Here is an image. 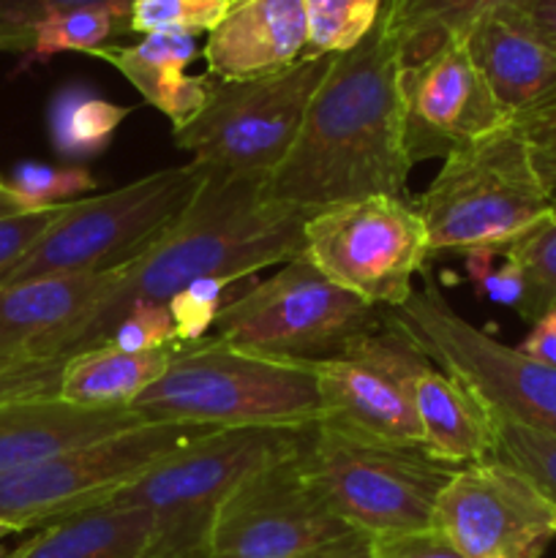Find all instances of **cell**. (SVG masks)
<instances>
[{
    "instance_id": "8992f818",
    "label": "cell",
    "mask_w": 556,
    "mask_h": 558,
    "mask_svg": "<svg viewBox=\"0 0 556 558\" xmlns=\"http://www.w3.org/2000/svg\"><path fill=\"white\" fill-rule=\"evenodd\" d=\"M205 178L207 169L189 161L158 169L109 194L69 202L3 283L123 270L183 218Z\"/></svg>"
},
{
    "instance_id": "5bb4252c",
    "label": "cell",
    "mask_w": 556,
    "mask_h": 558,
    "mask_svg": "<svg viewBox=\"0 0 556 558\" xmlns=\"http://www.w3.org/2000/svg\"><path fill=\"white\" fill-rule=\"evenodd\" d=\"M431 360L387 316L379 330L358 338L341 354L314 360L322 420L341 434L392 447H418L412 381Z\"/></svg>"
},
{
    "instance_id": "4316f807",
    "label": "cell",
    "mask_w": 556,
    "mask_h": 558,
    "mask_svg": "<svg viewBox=\"0 0 556 558\" xmlns=\"http://www.w3.org/2000/svg\"><path fill=\"white\" fill-rule=\"evenodd\" d=\"M129 9L131 5H82L49 16L38 25L31 49L22 54V69L47 63L60 52H96L120 31H129Z\"/></svg>"
},
{
    "instance_id": "ee69618b",
    "label": "cell",
    "mask_w": 556,
    "mask_h": 558,
    "mask_svg": "<svg viewBox=\"0 0 556 558\" xmlns=\"http://www.w3.org/2000/svg\"><path fill=\"white\" fill-rule=\"evenodd\" d=\"M9 534H16V529L9 526V523H0V539H5ZM0 558H3V556H0Z\"/></svg>"
},
{
    "instance_id": "e575fe53",
    "label": "cell",
    "mask_w": 556,
    "mask_h": 558,
    "mask_svg": "<svg viewBox=\"0 0 556 558\" xmlns=\"http://www.w3.org/2000/svg\"><path fill=\"white\" fill-rule=\"evenodd\" d=\"M463 256V267H467V276L472 281V287L478 289V294L483 300L494 305H507V308H521L523 294H527V281H523L521 267L512 259L501 256V265H496V251L491 248H474L467 251Z\"/></svg>"
},
{
    "instance_id": "30bf717a",
    "label": "cell",
    "mask_w": 556,
    "mask_h": 558,
    "mask_svg": "<svg viewBox=\"0 0 556 558\" xmlns=\"http://www.w3.org/2000/svg\"><path fill=\"white\" fill-rule=\"evenodd\" d=\"M392 322L418 343L420 352L461 379L491 412L540 434L556 436V368L537 363L516 347L496 341L463 319L434 278L396 311Z\"/></svg>"
},
{
    "instance_id": "836d02e7",
    "label": "cell",
    "mask_w": 556,
    "mask_h": 558,
    "mask_svg": "<svg viewBox=\"0 0 556 558\" xmlns=\"http://www.w3.org/2000/svg\"><path fill=\"white\" fill-rule=\"evenodd\" d=\"M82 5H131V0H0V52L25 54L41 22Z\"/></svg>"
},
{
    "instance_id": "9c48e42d",
    "label": "cell",
    "mask_w": 556,
    "mask_h": 558,
    "mask_svg": "<svg viewBox=\"0 0 556 558\" xmlns=\"http://www.w3.org/2000/svg\"><path fill=\"white\" fill-rule=\"evenodd\" d=\"M333 54L300 63L259 80H213L202 112L172 131L191 161L216 172L270 178L298 140L316 87L325 80Z\"/></svg>"
},
{
    "instance_id": "d6a6232c",
    "label": "cell",
    "mask_w": 556,
    "mask_h": 558,
    "mask_svg": "<svg viewBox=\"0 0 556 558\" xmlns=\"http://www.w3.org/2000/svg\"><path fill=\"white\" fill-rule=\"evenodd\" d=\"M251 281V278H245ZM243 281H229V278H200V281L189 283L180 289L172 300H169V311L174 319V332H178V343H196L205 338V332L216 325V316L221 314L227 300V289L238 287Z\"/></svg>"
},
{
    "instance_id": "2e32d148",
    "label": "cell",
    "mask_w": 556,
    "mask_h": 558,
    "mask_svg": "<svg viewBox=\"0 0 556 558\" xmlns=\"http://www.w3.org/2000/svg\"><path fill=\"white\" fill-rule=\"evenodd\" d=\"M409 161L445 158L494 134L510 120L496 107L463 38H452L414 65H401Z\"/></svg>"
},
{
    "instance_id": "83f0119b",
    "label": "cell",
    "mask_w": 556,
    "mask_h": 558,
    "mask_svg": "<svg viewBox=\"0 0 556 558\" xmlns=\"http://www.w3.org/2000/svg\"><path fill=\"white\" fill-rule=\"evenodd\" d=\"M96 180L85 167H52L41 161H25L3 180L0 205L5 213H38L76 202L90 194Z\"/></svg>"
},
{
    "instance_id": "7c38bea8",
    "label": "cell",
    "mask_w": 556,
    "mask_h": 558,
    "mask_svg": "<svg viewBox=\"0 0 556 558\" xmlns=\"http://www.w3.org/2000/svg\"><path fill=\"white\" fill-rule=\"evenodd\" d=\"M303 256L347 292L396 311L412 298V278L431 259V243L409 199L365 196L311 213Z\"/></svg>"
},
{
    "instance_id": "7a4b0ae2",
    "label": "cell",
    "mask_w": 556,
    "mask_h": 558,
    "mask_svg": "<svg viewBox=\"0 0 556 558\" xmlns=\"http://www.w3.org/2000/svg\"><path fill=\"white\" fill-rule=\"evenodd\" d=\"M314 210L267 196V178L207 169L205 185L178 223L150 251L118 270L96 308L65 332L58 357L109 341L134 305H169L200 278L245 281L303 254V227Z\"/></svg>"
},
{
    "instance_id": "74e56055",
    "label": "cell",
    "mask_w": 556,
    "mask_h": 558,
    "mask_svg": "<svg viewBox=\"0 0 556 558\" xmlns=\"http://www.w3.org/2000/svg\"><path fill=\"white\" fill-rule=\"evenodd\" d=\"M63 205L38 213H0V283L22 265L33 245L58 221Z\"/></svg>"
},
{
    "instance_id": "4dcf8cb0",
    "label": "cell",
    "mask_w": 556,
    "mask_h": 558,
    "mask_svg": "<svg viewBox=\"0 0 556 558\" xmlns=\"http://www.w3.org/2000/svg\"><path fill=\"white\" fill-rule=\"evenodd\" d=\"M507 259L516 262L527 281V294L518 314L532 325L545 311L556 308V196L548 221L534 229L529 238L507 248Z\"/></svg>"
},
{
    "instance_id": "1f68e13d",
    "label": "cell",
    "mask_w": 556,
    "mask_h": 558,
    "mask_svg": "<svg viewBox=\"0 0 556 558\" xmlns=\"http://www.w3.org/2000/svg\"><path fill=\"white\" fill-rule=\"evenodd\" d=\"M234 0H131L129 31L131 33H164L180 31L200 36L210 33L227 16Z\"/></svg>"
},
{
    "instance_id": "3957f363",
    "label": "cell",
    "mask_w": 556,
    "mask_h": 558,
    "mask_svg": "<svg viewBox=\"0 0 556 558\" xmlns=\"http://www.w3.org/2000/svg\"><path fill=\"white\" fill-rule=\"evenodd\" d=\"M129 409L147 425L303 430L319 425L322 396L311 363L202 338L174 349L167 371Z\"/></svg>"
},
{
    "instance_id": "cb8c5ba5",
    "label": "cell",
    "mask_w": 556,
    "mask_h": 558,
    "mask_svg": "<svg viewBox=\"0 0 556 558\" xmlns=\"http://www.w3.org/2000/svg\"><path fill=\"white\" fill-rule=\"evenodd\" d=\"M172 354L174 349L123 352L112 343L76 352L65 360L58 398L93 409L131 407L167 371Z\"/></svg>"
},
{
    "instance_id": "7dc6e473",
    "label": "cell",
    "mask_w": 556,
    "mask_h": 558,
    "mask_svg": "<svg viewBox=\"0 0 556 558\" xmlns=\"http://www.w3.org/2000/svg\"><path fill=\"white\" fill-rule=\"evenodd\" d=\"M3 558H5V556H3Z\"/></svg>"
},
{
    "instance_id": "7bdbcfd3",
    "label": "cell",
    "mask_w": 556,
    "mask_h": 558,
    "mask_svg": "<svg viewBox=\"0 0 556 558\" xmlns=\"http://www.w3.org/2000/svg\"><path fill=\"white\" fill-rule=\"evenodd\" d=\"M311 558H374V550H371V539L360 534V537L349 539V543L338 545V548H330Z\"/></svg>"
},
{
    "instance_id": "d6986e66",
    "label": "cell",
    "mask_w": 556,
    "mask_h": 558,
    "mask_svg": "<svg viewBox=\"0 0 556 558\" xmlns=\"http://www.w3.org/2000/svg\"><path fill=\"white\" fill-rule=\"evenodd\" d=\"M114 272L47 276L0 287V363L58 357L65 332L112 289Z\"/></svg>"
},
{
    "instance_id": "44dd1931",
    "label": "cell",
    "mask_w": 556,
    "mask_h": 558,
    "mask_svg": "<svg viewBox=\"0 0 556 558\" xmlns=\"http://www.w3.org/2000/svg\"><path fill=\"white\" fill-rule=\"evenodd\" d=\"M90 54L118 69L150 107L167 114L172 131L191 123L210 96V74H185L200 54V44L191 33H147L136 44H104Z\"/></svg>"
},
{
    "instance_id": "ac0fdd59",
    "label": "cell",
    "mask_w": 556,
    "mask_h": 558,
    "mask_svg": "<svg viewBox=\"0 0 556 558\" xmlns=\"http://www.w3.org/2000/svg\"><path fill=\"white\" fill-rule=\"evenodd\" d=\"M305 44L303 0H234L207 33L202 58L213 80H259L300 63Z\"/></svg>"
},
{
    "instance_id": "f546056e",
    "label": "cell",
    "mask_w": 556,
    "mask_h": 558,
    "mask_svg": "<svg viewBox=\"0 0 556 558\" xmlns=\"http://www.w3.org/2000/svg\"><path fill=\"white\" fill-rule=\"evenodd\" d=\"M309 44L305 58L343 54L358 47L379 20L376 0H303Z\"/></svg>"
},
{
    "instance_id": "8fae6325",
    "label": "cell",
    "mask_w": 556,
    "mask_h": 558,
    "mask_svg": "<svg viewBox=\"0 0 556 558\" xmlns=\"http://www.w3.org/2000/svg\"><path fill=\"white\" fill-rule=\"evenodd\" d=\"M216 428L183 423L140 425L80 450L0 474V523L44 529L114 499L172 452Z\"/></svg>"
},
{
    "instance_id": "8d00e7d4",
    "label": "cell",
    "mask_w": 556,
    "mask_h": 558,
    "mask_svg": "<svg viewBox=\"0 0 556 558\" xmlns=\"http://www.w3.org/2000/svg\"><path fill=\"white\" fill-rule=\"evenodd\" d=\"M69 357H38L0 363V407L58 396L60 374Z\"/></svg>"
},
{
    "instance_id": "d4e9b609",
    "label": "cell",
    "mask_w": 556,
    "mask_h": 558,
    "mask_svg": "<svg viewBox=\"0 0 556 558\" xmlns=\"http://www.w3.org/2000/svg\"><path fill=\"white\" fill-rule=\"evenodd\" d=\"M527 0H382L379 25L396 41L401 65H414L452 38H463L474 22Z\"/></svg>"
},
{
    "instance_id": "d590c367",
    "label": "cell",
    "mask_w": 556,
    "mask_h": 558,
    "mask_svg": "<svg viewBox=\"0 0 556 558\" xmlns=\"http://www.w3.org/2000/svg\"><path fill=\"white\" fill-rule=\"evenodd\" d=\"M123 352H158L178 349V332L169 305H134L112 330L109 341Z\"/></svg>"
},
{
    "instance_id": "f35d334b",
    "label": "cell",
    "mask_w": 556,
    "mask_h": 558,
    "mask_svg": "<svg viewBox=\"0 0 556 558\" xmlns=\"http://www.w3.org/2000/svg\"><path fill=\"white\" fill-rule=\"evenodd\" d=\"M371 550H374V558H463L436 529L371 539Z\"/></svg>"
},
{
    "instance_id": "277c9868",
    "label": "cell",
    "mask_w": 556,
    "mask_h": 558,
    "mask_svg": "<svg viewBox=\"0 0 556 558\" xmlns=\"http://www.w3.org/2000/svg\"><path fill=\"white\" fill-rule=\"evenodd\" d=\"M554 207L527 136L512 123L458 147L414 210L428 232L431 254L491 248L505 254L543 227Z\"/></svg>"
},
{
    "instance_id": "e0dca14e",
    "label": "cell",
    "mask_w": 556,
    "mask_h": 558,
    "mask_svg": "<svg viewBox=\"0 0 556 558\" xmlns=\"http://www.w3.org/2000/svg\"><path fill=\"white\" fill-rule=\"evenodd\" d=\"M463 41L496 107L512 125L554 112L556 52L518 20L516 11H491L474 22Z\"/></svg>"
},
{
    "instance_id": "bcb514c9",
    "label": "cell",
    "mask_w": 556,
    "mask_h": 558,
    "mask_svg": "<svg viewBox=\"0 0 556 558\" xmlns=\"http://www.w3.org/2000/svg\"><path fill=\"white\" fill-rule=\"evenodd\" d=\"M376 3H382V0H376Z\"/></svg>"
},
{
    "instance_id": "ba28073f",
    "label": "cell",
    "mask_w": 556,
    "mask_h": 558,
    "mask_svg": "<svg viewBox=\"0 0 556 558\" xmlns=\"http://www.w3.org/2000/svg\"><path fill=\"white\" fill-rule=\"evenodd\" d=\"M385 319L382 308L338 287L300 254L229 300L216 316L213 338L262 357L314 363L341 354Z\"/></svg>"
},
{
    "instance_id": "b9f144b4",
    "label": "cell",
    "mask_w": 556,
    "mask_h": 558,
    "mask_svg": "<svg viewBox=\"0 0 556 558\" xmlns=\"http://www.w3.org/2000/svg\"><path fill=\"white\" fill-rule=\"evenodd\" d=\"M512 11L545 47L556 52V0H527Z\"/></svg>"
},
{
    "instance_id": "484cf974",
    "label": "cell",
    "mask_w": 556,
    "mask_h": 558,
    "mask_svg": "<svg viewBox=\"0 0 556 558\" xmlns=\"http://www.w3.org/2000/svg\"><path fill=\"white\" fill-rule=\"evenodd\" d=\"M131 109L107 101L82 87L63 90L49 112V131L60 156L65 158H93L101 156L118 131V125L129 118Z\"/></svg>"
},
{
    "instance_id": "60d3db41",
    "label": "cell",
    "mask_w": 556,
    "mask_h": 558,
    "mask_svg": "<svg viewBox=\"0 0 556 558\" xmlns=\"http://www.w3.org/2000/svg\"><path fill=\"white\" fill-rule=\"evenodd\" d=\"M518 352L527 354V357L537 360V363L554 365L556 368V308L545 311L543 316L532 322V330L523 338L521 347H516Z\"/></svg>"
},
{
    "instance_id": "9a60e30c",
    "label": "cell",
    "mask_w": 556,
    "mask_h": 558,
    "mask_svg": "<svg viewBox=\"0 0 556 558\" xmlns=\"http://www.w3.org/2000/svg\"><path fill=\"white\" fill-rule=\"evenodd\" d=\"M434 529L463 558H540L556 537V512L521 474L485 458L456 469Z\"/></svg>"
},
{
    "instance_id": "603a6c76",
    "label": "cell",
    "mask_w": 556,
    "mask_h": 558,
    "mask_svg": "<svg viewBox=\"0 0 556 558\" xmlns=\"http://www.w3.org/2000/svg\"><path fill=\"white\" fill-rule=\"evenodd\" d=\"M150 518L142 507L109 499L44 526L5 558H145Z\"/></svg>"
},
{
    "instance_id": "ffe728a7",
    "label": "cell",
    "mask_w": 556,
    "mask_h": 558,
    "mask_svg": "<svg viewBox=\"0 0 556 558\" xmlns=\"http://www.w3.org/2000/svg\"><path fill=\"white\" fill-rule=\"evenodd\" d=\"M147 425L129 407H76L63 398H33L0 407V474L80 450Z\"/></svg>"
},
{
    "instance_id": "ab89813d",
    "label": "cell",
    "mask_w": 556,
    "mask_h": 558,
    "mask_svg": "<svg viewBox=\"0 0 556 558\" xmlns=\"http://www.w3.org/2000/svg\"><path fill=\"white\" fill-rule=\"evenodd\" d=\"M518 129L527 136L534 167H537L545 189L556 196V109L543 114V118L532 120V123L518 125Z\"/></svg>"
},
{
    "instance_id": "f1b7e54d",
    "label": "cell",
    "mask_w": 556,
    "mask_h": 558,
    "mask_svg": "<svg viewBox=\"0 0 556 558\" xmlns=\"http://www.w3.org/2000/svg\"><path fill=\"white\" fill-rule=\"evenodd\" d=\"M491 425H494L491 458L521 474L556 512V436L540 434L496 412H491Z\"/></svg>"
},
{
    "instance_id": "6da1fadb",
    "label": "cell",
    "mask_w": 556,
    "mask_h": 558,
    "mask_svg": "<svg viewBox=\"0 0 556 558\" xmlns=\"http://www.w3.org/2000/svg\"><path fill=\"white\" fill-rule=\"evenodd\" d=\"M401 52L376 20L354 49L333 54L298 140L267 178V196L322 210L365 196L407 199Z\"/></svg>"
},
{
    "instance_id": "f6af8a7d",
    "label": "cell",
    "mask_w": 556,
    "mask_h": 558,
    "mask_svg": "<svg viewBox=\"0 0 556 558\" xmlns=\"http://www.w3.org/2000/svg\"><path fill=\"white\" fill-rule=\"evenodd\" d=\"M0 189H3V178H0Z\"/></svg>"
},
{
    "instance_id": "4fadbf2b",
    "label": "cell",
    "mask_w": 556,
    "mask_h": 558,
    "mask_svg": "<svg viewBox=\"0 0 556 558\" xmlns=\"http://www.w3.org/2000/svg\"><path fill=\"white\" fill-rule=\"evenodd\" d=\"M303 450L240 480L213 523L207 558H311L360 537L314 488Z\"/></svg>"
},
{
    "instance_id": "52a82bcc",
    "label": "cell",
    "mask_w": 556,
    "mask_h": 558,
    "mask_svg": "<svg viewBox=\"0 0 556 558\" xmlns=\"http://www.w3.org/2000/svg\"><path fill=\"white\" fill-rule=\"evenodd\" d=\"M303 463L325 505L368 539L434 529L436 499L456 474L418 447L382 445L327 425L311 428Z\"/></svg>"
},
{
    "instance_id": "7402d4cb",
    "label": "cell",
    "mask_w": 556,
    "mask_h": 558,
    "mask_svg": "<svg viewBox=\"0 0 556 558\" xmlns=\"http://www.w3.org/2000/svg\"><path fill=\"white\" fill-rule=\"evenodd\" d=\"M420 450L445 466H469L494 456L491 412L461 379L428 363L412 381Z\"/></svg>"
},
{
    "instance_id": "5b68a950",
    "label": "cell",
    "mask_w": 556,
    "mask_h": 558,
    "mask_svg": "<svg viewBox=\"0 0 556 558\" xmlns=\"http://www.w3.org/2000/svg\"><path fill=\"white\" fill-rule=\"evenodd\" d=\"M311 428H216L189 441L114 499L150 518L145 558H207L213 523L240 480L300 450Z\"/></svg>"
}]
</instances>
